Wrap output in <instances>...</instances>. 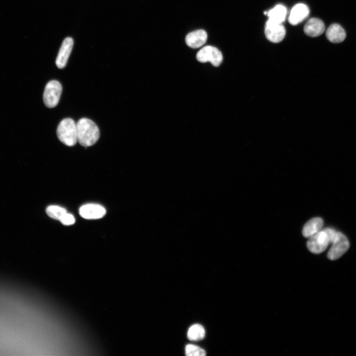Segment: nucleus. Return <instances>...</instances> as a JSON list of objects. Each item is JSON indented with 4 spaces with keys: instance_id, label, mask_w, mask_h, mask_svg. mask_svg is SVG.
Instances as JSON below:
<instances>
[{
    "instance_id": "4468645a",
    "label": "nucleus",
    "mask_w": 356,
    "mask_h": 356,
    "mask_svg": "<svg viewBox=\"0 0 356 356\" xmlns=\"http://www.w3.org/2000/svg\"><path fill=\"white\" fill-rule=\"evenodd\" d=\"M328 39L334 43L343 42L346 37L344 29L338 24H333L328 29L326 32Z\"/></svg>"
},
{
    "instance_id": "f257e3e1",
    "label": "nucleus",
    "mask_w": 356,
    "mask_h": 356,
    "mask_svg": "<svg viewBox=\"0 0 356 356\" xmlns=\"http://www.w3.org/2000/svg\"><path fill=\"white\" fill-rule=\"evenodd\" d=\"M77 139L85 147H91L99 140L100 133L98 126L92 120L83 118L76 123Z\"/></svg>"
},
{
    "instance_id": "7ed1b4c3",
    "label": "nucleus",
    "mask_w": 356,
    "mask_h": 356,
    "mask_svg": "<svg viewBox=\"0 0 356 356\" xmlns=\"http://www.w3.org/2000/svg\"><path fill=\"white\" fill-rule=\"evenodd\" d=\"M57 136L59 140L68 147H72L78 142L77 125L71 118L63 120L59 125Z\"/></svg>"
},
{
    "instance_id": "9b49d317",
    "label": "nucleus",
    "mask_w": 356,
    "mask_h": 356,
    "mask_svg": "<svg viewBox=\"0 0 356 356\" xmlns=\"http://www.w3.org/2000/svg\"><path fill=\"white\" fill-rule=\"evenodd\" d=\"M207 33L202 29L189 33L186 37V43L190 48L197 49L202 47L207 41Z\"/></svg>"
},
{
    "instance_id": "ddd939ff",
    "label": "nucleus",
    "mask_w": 356,
    "mask_h": 356,
    "mask_svg": "<svg viewBox=\"0 0 356 356\" xmlns=\"http://www.w3.org/2000/svg\"><path fill=\"white\" fill-rule=\"evenodd\" d=\"M324 220L320 217L311 219L304 225L302 234L305 238H309L322 230L324 226Z\"/></svg>"
},
{
    "instance_id": "0eeeda50",
    "label": "nucleus",
    "mask_w": 356,
    "mask_h": 356,
    "mask_svg": "<svg viewBox=\"0 0 356 356\" xmlns=\"http://www.w3.org/2000/svg\"><path fill=\"white\" fill-rule=\"evenodd\" d=\"M265 33L266 38L269 41L272 43H278L284 39L286 30L282 23L268 20L266 24Z\"/></svg>"
},
{
    "instance_id": "a211bd4d",
    "label": "nucleus",
    "mask_w": 356,
    "mask_h": 356,
    "mask_svg": "<svg viewBox=\"0 0 356 356\" xmlns=\"http://www.w3.org/2000/svg\"><path fill=\"white\" fill-rule=\"evenodd\" d=\"M185 350L186 355L188 356H204L206 355L204 350L193 344L187 345Z\"/></svg>"
},
{
    "instance_id": "f03ea898",
    "label": "nucleus",
    "mask_w": 356,
    "mask_h": 356,
    "mask_svg": "<svg viewBox=\"0 0 356 356\" xmlns=\"http://www.w3.org/2000/svg\"><path fill=\"white\" fill-rule=\"evenodd\" d=\"M337 232L331 228L321 230L309 238L307 246L309 251L314 254L324 252L330 244L335 240Z\"/></svg>"
},
{
    "instance_id": "6e6552de",
    "label": "nucleus",
    "mask_w": 356,
    "mask_h": 356,
    "mask_svg": "<svg viewBox=\"0 0 356 356\" xmlns=\"http://www.w3.org/2000/svg\"><path fill=\"white\" fill-rule=\"evenodd\" d=\"M79 214L84 219L96 220L104 217L106 210L103 206L98 204H87L80 208Z\"/></svg>"
},
{
    "instance_id": "9d476101",
    "label": "nucleus",
    "mask_w": 356,
    "mask_h": 356,
    "mask_svg": "<svg viewBox=\"0 0 356 356\" xmlns=\"http://www.w3.org/2000/svg\"><path fill=\"white\" fill-rule=\"evenodd\" d=\"M310 10L305 4L299 3L292 9L289 21L290 24L296 25L302 22L309 15Z\"/></svg>"
},
{
    "instance_id": "1a4fd4ad",
    "label": "nucleus",
    "mask_w": 356,
    "mask_h": 356,
    "mask_svg": "<svg viewBox=\"0 0 356 356\" xmlns=\"http://www.w3.org/2000/svg\"><path fill=\"white\" fill-rule=\"evenodd\" d=\"M73 40L70 37L66 38L63 41L56 62L59 68L63 69L67 66L73 47Z\"/></svg>"
},
{
    "instance_id": "20e7f679",
    "label": "nucleus",
    "mask_w": 356,
    "mask_h": 356,
    "mask_svg": "<svg viewBox=\"0 0 356 356\" xmlns=\"http://www.w3.org/2000/svg\"><path fill=\"white\" fill-rule=\"evenodd\" d=\"M62 91V86L58 81L52 80L48 82L43 94L44 105L49 108L56 107L59 103Z\"/></svg>"
},
{
    "instance_id": "6ab92c4d",
    "label": "nucleus",
    "mask_w": 356,
    "mask_h": 356,
    "mask_svg": "<svg viewBox=\"0 0 356 356\" xmlns=\"http://www.w3.org/2000/svg\"><path fill=\"white\" fill-rule=\"evenodd\" d=\"M62 223L66 226L72 225L75 223V220L72 214L67 213L60 220Z\"/></svg>"
},
{
    "instance_id": "dca6fc26",
    "label": "nucleus",
    "mask_w": 356,
    "mask_h": 356,
    "mask_svg": "<svg viewBox=\"0 0 356 356\" xmlns=\"http://www.w3.org/2000/svg\"><path fill=\"white\" fill-rule=\"evenodd\" d=\"M205 335L204 328L200 325L196 324L192 326L188 333V338L192 341H198L202 339Z\"/></svg>"
},
{
    "instance_id": "f3484780",
    "label": "nucleus",
    "mask_w": 356,
    "mask_h": 356,
    "mask_svg": "<svg viewBox=\"0 0 356 356\" xmlns=\"http://www.w3.org/2000/svg\"><path fill=\"white\" fill-rule=\"evenodd\" d=\"M46 212L51 218L60 221L67 212L63 207L57 205H51L47 208Z\"/></svg>"
},
{
    "instance_id": "f8f14e48",
    "label": "nucleus",
    "mask_w": 356,
    "mask_h": 356,
    "mask_svg": "<svg viewBox=\"0 0 356 356\" xmlns=\"http://www.w3.org/2000/svg\"><path fill=\"white\" fill-rule=\"evenodd\" d=\"M305 33L311 37H316L322 35L325 30L324 22L318 18H312L306 23L304 28Z\"/></svg>"
},
{
    "instance_id": "2eb2a0df",
    "label": "nucleus",
    "mask_w": 356,
    "mask_h": 356,
    "mask_svg": "<svg viewBox=\"0 0 356 356\" xmlns=\"http://www.w3.org/2000/svg\"><path fill=\"white\" fill-rule=\"evenodd\" d=\"M287 14L286 7L283 5H279L267 13L269 21L282 23L285 20Z\"/></svg>"
},
{
    "instance_id": "39448f33",
    "label": "nucleus",
    "mask_w": 356,
    "mask_h": 356,
    "mask_svg": "<svg viewBox=\"0 0 356 356\" xmlns=\"http://www.w3.org/2000/svg\"><path fill=\"white\" fill-rule=\"evenodd\" d=\"M197 59L200 63L210 62L213 66L218 67L222 64L223 57L220 51L217 48L207 46L198 53Z\"/></svg>"
},
{
    "instance_id": "423d86ee",
    "label": "nucleus",
    "mask_w": 356,
    "mask_h": 356,
    "mask_svg": "<svg viewBox=\"0 0 356 356\" xmlns=\"http://www.w3.org/2000/svg\"><path fill=\"white\" fill-rule=\"evenodd\" d=\"M350 243L347 238L337 232L336 238L332 244L328 257L331 260H336L341 257L349 249Z\"/></svg>"
}]
</instances>
